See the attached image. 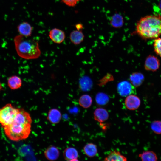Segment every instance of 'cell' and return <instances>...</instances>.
<instances>
[{
    "mask_svg": "<svg viewBox=\"0 0 161 161\" xmlns=\"http://www.w3.org/2000/svg\"><path fill=\"white\" fill-rule=\"evenodd\" d=\"M32 122L30 114L23 109H20L11 123L4 128L5 133L13 141L26 139L30 133Z\"/></svg>",
    "mask_w": 161,
    "mask_h": 161,
    "instance_id": "6da1fadb",
    "label": "cell"
},
{
    "mask_svg": "<svg viewBox=\"0 0 161 161\" xmlns=\"http://www.w3.org/2000/svg\"><path fill=\"white\" fill-rule=\"evenodd\" d=\"M136 31L144 39L158 38L161 35V16L152 15L141 18L137 23Z\"/></svg>",
    "mask_w": 161,
    "mask_h": 161,
    "instance_id": "7a4b0ae2",
    "label": "cell"
},
{
    "mask_svg": "<svg viewBox=\"0 0 161 161\" xmlns=\"http://www.w3.org/2000/svg\"><path fill=\"white\" fill-rule=\"evenodd\" d=\"M21 35L14 38L15 49L21 58L27 60L36 59L41 55V51L38 41L28 39Z\"/></svg>",
    "mask_w": 161,
    "mask_h": 161,
    "instance_id": "3957f363",
    "label": "cell"
},
{
    "mask_svg": "<svg viewBox=\"0 0 161 161\" xmlns=\"http://www.w3.org/2000/svg\"><path fill=\"white\" fill-rule=\"evenodd\" d=\"M19 109L10 103L7 104L0 109V123L3 128L11 123Z\"/></svg>",
    "mask_w": 161,
    "mask_h": 161,
    "instance_id": "277c9868",
    "label": "cell"
},
{
    "mask_svg": "<svg viewBox=\"0 0 161 161\" xmlns=\"http://www.w3.org/2000/svg\"><path fill=\"white\" fill-rule=\"evenodd\" d=\"M125 104L128 109L134 110L139 107L140 104V100L137 96L134 95H129L125 99Z\"/></svg>",
    "mask_w": 161,
    "mask_h": 161,
    "instance_id": "5b68a950",
    "label": "cell"
},
{
    "mask_svg": "<svg viewBox=\"0 0 161 161\" xmlns=\"http://www.w3.org/2000/svg\"><path fill=\"white\" fill-rule=\"evenodd\" d=\"M134 86L127 81L120 82L117 86V90L119 95L122 96H127L132 92Z\"/></svg>",
    "mask_w": 161,
    "mask_h": 161,
    "instance_id": "8992f818",
    "label": "cell"
},
{
    "mask_svg": "<svg viewBox=\"0 0 161 161\" xmlns=\"http://www.w3.org/2000/svg\"><path fill=\"white\" fill-rule=\"evenodd\" d=\"M159 61L156 57L150 55L146 58L145 64V69L147 70L155 71L159 68Z\"/></svg>",
    "mask_w": 161,
    "mask_h": 161,
    "instance_id": "52a82bcc",
    "label": "cell"
},
{
    "mask_svg": "<svg viewBox=\"0 0 161 161\" xmlns=\"http://www.w3.org/2000/svg\"><path fill=\"white\" fill-rule=\"evenodd\" d=\"M49 36L52 41L58 44L62 43L65 38L64 32L56 28L50 30L49 32Z\"/></svg>",
    "mask_w": 161,
    "mask_h": 161,
    "instance_id": "ba28073f",
    "label": "cell"
},
{
    "mask_svg": "<svg viewBox=\"0 0 161 161\" xmlns=\"http://www.w3.org/2000/svg\"><path fill=\"white\" fill-rule=\"evenodd\" d=\"M44 155L46 158L50 161L57 160L60 155V151L56 147L52 145L48 147L44 152Z\"/></svg>",
    "mask_w": 161,
    "mask_h": 161,
    "instance_id": "9c48e42d",
    "label": "cell"
},
{
    "mask_svg": "<svg viewBox=\"0 0 161 161\" xmlns=\"http://www.w3.org/2000/svg\"><path fill=\"white\" fill-rule=\"evenodd\" d=\"M93 114L94 119L101 123L107 120L109 117L107 111L102 108H97L95 110Z\"/></svg>",
    "mask_w": 161,
    "mask_h": 161,
    "instance_id": "30bf717a",
    "label": "cell"
},
{
    "mask_svg": "<svg viewBox=\"0 0 161 161\" xmlns=\"http://www.w3.org/2000/svg\"><path fill=\"white\" fill-rule=\"evenodd\" d=\"M61 118V113L58 109L53 108L49 110L47 119L51 123L57 124L60 122Z\"/></svg>",
    "mask_w": 161,
    "mask_h": 161,
    "instance_id": "8fae6325",
    "label": "cell"
},
{
    "mask_svg": "<svg viewBox=\"0 0 161 161\" xmlns=\"http://www.w3.org/2000/svg\"><path fill=\"white\" fill-rule=\"evenodd\" d=\"M64 159L69 161H78L77 158L78 154L77 150L75 148L69 147L66 148L63 152Z\"/></svg>",
    "mask_w": 161,
    "mask_h": 161,
    "instance_id": "7c38bea8",
    "label": "cell"
},
{
    "mask_svg": "<svg viewBox=\"0 0 161 161\" xmlns=\"http://www.w3.org/2000/svg\"><path fill=\"white\" fill-rule=\"evenodd\" d=\"M17 28L20 35L27 37L31 35L32 27L28 22H23L21 23Z\"/></svg>",
    "mask_w": 161,
    "mask_h": 161,
    "instance_id": "4fadbf2b",
    "label": "cell"
},
{
    "mask_svg": "<svg viewBox=\"0 0 161 161\" xmlns=\"http://www.w3.org/2000/svg\"><path fill=\"white\" fill-rule=\"evenodd\" d=\"M84 35L81 30H75L70 34V39L71 41L75 45L80 44L83 40Z\"/></svg>",
    "mask_w": 161,
    "mask_h": 161,
    "instance_id": "5bb4252c",
    "label": "cell"
},
{
    "mask_svg": "<svg viewBox=\"0 0 161 161\" xmlns=\"http://www.w3.org/2000/svg\"><path fill=\"white\" fill-rule=\"evenodd\" d=\"M105 161H126L127 158L119 151L115 150L110 152L104 160Z\"/></svg>",
    "mask_w": 161,
    "mask_h": 161,
    "instance_id": "9a60e30c",
    "label": "cell"
},
{
    "mask_svg": "<svg viewBox=\"0 0 161 161\" xmlns=\"http://www.w3.org/2000/svg\"><path fill=\"white\" fill-rule=\"evenodd\" d=\"M144 79L143 75L138 72L133 73L130 75L129 78L130 83L135 87L140 86L143 83Z\"/></svg>",
    "mask_w": 161,
    "mask_h": 161,
    "instance_id": "2e32d148",
    "label": "cell"
},
{
    "mask_svg": "<svg viewBox=\"0 0 161 161\" xmlns=\"http://www.w3.org/2000/svg\"><path fill=\"white\" fill-rule=\"evenodd\" d=\"M7 84L10 89L13 90L16 89L21 86L22 80L19 77L16 76H13L8 78Z\"/></svg>",
    "mask_w": 161,
    "mask_h": 161,
    "instance_id": "e0dca14e",
    "label": "cell"
},
{
    "mask_svg": "<svg viewBox=\"0 0 161 161\" xmlns=\"http://www.w3.org/2000/svg\"><path fill=\"white\" fill-rule=\"evenodd\" d=\"M83 151L85 154L88 157H92L95 156L97 153V146L95 144L89 143L84 147Z\"/></svg>",
    "mask_w": 161,
    "mask_h": 161,
    "instance_id": "ac0fdd59",
    "label": "cell"
},
{
    "mask_svg": "<svg viewBox=\"0 0 161 161\" xmlns=\"http://www.w3.org/2000/svg\"><path fill=\"white\" fill-rule=\"evenodd\" d=\"M139 157L143 161H155L158 159L156 154L152 151H143L139 154Z\"/></svg>",
    "mask_w": 161,
    "mask_h": 161,
    "instance_id": "d6986e66",
    "label": "cell"
},
{
    "mask_svg": "<svg viewBox=\"0 0 161 161\" xmlns=\"http://www.w3.org/2000/svg\"><path fill=\"white\" fill-rule=\"evenodd\" d=\"M92 99L91 97L88 95H82L79 100V105L84 108H88L91 105Z\"/></svg>",
    "mask_w": 161,
    "mask_h": 161,
    "instance_id": "ffe728a7",
    "label": "cell"
},
{
    "mask_svg": "<svg viewBox=\"0 0 161 161\" xmlns=\"http://www.w3.org/2000/svg\"><path fill=\"white\" fill-rule=\"evenodd\" d=\"M111 25L115 28H119L122 27L123 23V18L121 15L116 14L112 17L110 21Z\"/></svg>",
    "mask_w": 161,
    "mask_h": 161,
    "instance_id": "44dd1931",
    "label": "cell"
},
{
    "mask_svg": "<svg viewBox=\"0 0 161 161\" xmlns=\"http://www.w3.org/2000/svg\"><path fill=\"white\" fill-rule=\"evenodd\" d=\"M95 100L97 103L100 105H104L108 102L109 99L108 95L103 93H98L96 96Z\"/></svg>",
    "mask_w": 161,
    "mask_h": 161,
    "instance_id": "7402d4cb",
    "label": "cell"
},
{
    "mask_svg": "<svg viewBox=\"0 0 161 161\" xmlns=\"http://www.w3.org/2000/svg\"><path fill=\"white\" fill-rule=\"evenodd\" d=\"M151 130L155 133L161 134V121L155 120L152 122L151 125Z\"/></svg>",
    "mask_w": 161,
    "mask_h": 161,
    "instance_id": "603a6c76",
    "label": "cell"
},
{
    "mask_svg": "<svg viewBox=\"0 0 161 161\" xmlns=\"http://www.w3.org/2000/svg\"><path fill=\"white\" fill-rule=\"evenodd\" d=\"M154 47L155 52L161 57V38H157L155 39Z\"/></svg>",
    "mask_w": 161,
    "mask_h": 161,
    "instance_id": "cb8c5ba5",
    "label": "cell"
},
{
    "mask_svg": "<svg viewBox=\"0 0 161 161\" xmlns=\"http://www.w3.org/2000/svg\"><path fill=\"white\" fill-rule=\"evenodd\" d=\"M67 5L70 7H74L76 5L78 1V0H61Z\"/></svg>",
    "mask_w": 161,
    "mask_h": 161,
    "instance_id": "d4e9b609",
    "label": "cell"
},
{
    "mask_svg": "<svg viewBox=\"0 0 161 161\" xmlns=\"http://www.w3.org/2000/svg\"><path fill=\"white\" fill-rule=\"evenodd\" d=\"M76 27L78 30H81L83 28V25L80 24H78L76 25Z\"/></svg>",
    "mask_w": 161,
    "mask_h": 161,
    "instance_id": "484cf974",
    "label": "cell"
},
{
    "mask_svg": "<svg viewBox=\"0 0 161 161\" xmlns=\"http://www.w3.org/2000/svg\"><path fill=\"white\" fill-rule=\"evenodd\" d=\"M2 89V86H1V84L0 83V91Z\"/></svg>",
    "mask_w": 161,
    "mask_h": 161,
    "instance_id": "4316f807",
    "label": "cell"
},
{
    "mask_svg": "<svg viewBox=\"0 0 161 161\" xmlns=\"http://www.w3.org/2000/svg\"><path fill=\"white\" fill-rule=\"evenodd\" d=\"M160 7H161V2L160 4Z\"/></svg>",
    "mask_w": 161,
    "mask_h": 161,
    "instance_id": "83f0119b",
    "label": "cell"
},
{
    "mask_svg": "<svg viewBox=\"0 0 161 161\" xmlns=\"http://www.w3.org/2000/svg\"><path fill=\"white\" fill-rule=\"evenodd\" d=\"M81 0H78V1H81Z\"/></svg>",
    "mask_w": 161,
    "mask_h": 161,
    "instance_id": "f1b7e54d",
    "label": "cell"
}]
</instances>
